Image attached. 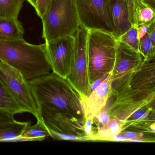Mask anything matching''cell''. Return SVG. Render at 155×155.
Returning <instances> with one entry per match:
<instances>
[{
  "mask_svg": "<svg viewBox=\"0 0 155 155\" xmlns=\"http://www.w3.org/2000/svg\"><path fill=\"white\" fill-rule=\"evenodd\" d=\"M117 42L112 33L100 30H88L87 59L90 85L113 71Z\"/></svg>",
  "mask_w": 155,
  "mask_h": 155,
  "instance_id": "3957f363",
  "label": "cell"
},
{
  "mask_svg": "<svg viewBox=\"0 0 155 155\" xmlns=\"http://www.w3.org/2000/svg\"><path fill=\"white\" fill-rule=\"evenodd\" d=\"M51 134L45 123L37 120L33 126L29 125L19 138V141H42Z\"/></svg>",
  "mask_w": 155,
  "mask_h": 155,
  "instance_id": "2e32d148",
  "label": "cell"
},
{
  "mask_svg": "<svg viewBox=\"0 0 155 155\" xmlns=\"http://www.w3.org/2000/svg\"><path fill=\"white\" fill-rule=\"evenodd\" d=\"M147 34L153 44L154 55L155 53V19L148 25Z\"/></svg>",
  "mask_w": 155,
  "mask_h": 155,
  "instance_id": "83f0119b",
  "label": "cell"
},
{
  "mask_svg": "<svg viewBox=\"0 0 155 155\" xmlns=\"http://www.w3.org/2000/svg\"><path fill=\"white\" fill-rule=\"evenodd\" d=\"M138 0H125L129 13V19L132 25L136 23V9Z\"/></svg>",
  "mask_w": 155,
  "mask_h": 155,
  "instance_id": "d4e9b609",
  "label": "cell"
},
{
  "mask_svg": "<svg viewBox=\"0 0 155 155\" xmlns=\"http://www.w3.org/2000/svg\"><path fill=\"white\" fill-rule=\"evenodd\" d=\"M108 73V74H109ZM108 74H107L106 75L104 76L103 77L100 78V79H98V80H96V81H95L94 83H93L91 85V86H90V94H91L92 92H93L94 90L98 86L100 85L101 83H102V82L107 78V76H108Z\"/></svg>",
  "mask_w": 155,
  "mask_h": 155,
  "instance_id": "4dcf8cb0",
  "label": "cell"
},
{
  "mask_svg": "<svg viewBox=\"0 0 155 155\" xmlns=\"http://www.w3.org/2000/svg\"><path fill=\"white\" fill-rule=\"evenodd\" d=\"M128 141V138L124 134L121 132L112 137L110 142H127Z\"/></svg>",
  "mask_w": 155,
  "mask_h": 155,
  "instance_id": "f546056e",
  "label": "cell"
},
{
  "mask_svg": "<svg viewBox=\"0 0 155 155\" xmlns=\"http://www.w3.org/2000/svg\"><path fill=\"white\" fill-rule=\"evenodd\" d=\"M79 22L88 30L113 34L109 17V0H75Z\"/></svg>",
  "mask_w": 155,
  "mask_h": 155,
  "instance_id": "ba28073f",
  "label": "cell"
},
{
  "mask_svg": "<svg viewBox=\"0 0 155 155\" xmlns=\"http://www.w3.org/2000/svg\"><path fill=\"white\" fill-rule=\"evenodd\" d=\"M40 113L54 140L91 141L85 131L84 119L62 111L42 109Z\"/></svg>",
  "mask_w": 155,
  "mask_h": 155,
  "instance_id": "5b68a950",
  "label": "cell"
},
{
  "mask_svg": "<svg viewBox=\"0 0 155 155\" xmlns=\"http://www.w3.org/2000/svg\"><path fill=\"white\" fill-rule=\"evenodd\" d=\"M88 30L80 24L74 34L75 42L71 70L67 79L80 94L82 98L90 96V85L87 59Z\"/></svg>",
  "mask_w": 155,
  "mask_h": 155,
  "instance_id": "52a82bcc",
  "label": "cell"
},
{
  "mask_svg": "<svg viewBox=\"0 0 155 155\" xmlns=\"http://www.w3.org/2000/svg\"><path fill=\"white\" fill-rule=\"evenodd\" d=\"M122 132L123 133V132ZM123 133H124L125 135L128 138V140H131V139H136L137 137V134L135 133H133V132H123Z\"/></svg>",
  "mask_w": 155,
  "mask_h": 155,
  "instance_id": "1f68e13d",
  "label": "cell"
},
{
  "mask_svg": "<svg viewBox=\"0 0 155 155\" xmlns=\"http://www.w3.org/2000/svg\"><path fill=\"white\" fill-rule=\"evenodd\" d=\"M152 129L154 132H155V124L152 126Z\"/></svg>",
  "mask_w": 155,
  "mask_h": 155,
  "instance_id": "e575fe53",
  "label": "cell"
},
{
  "mask_svg": "<svg viewBox=\"0 0 155 155\" xmlns=\"http://www.w3.org/2000/svg\"><path fill=\"white\" fill-rule=\"evenodd\" d=\"M74 42V35H66L45 42L52 71L65 79L71 73Z\"/></svg>",
  "mask_w": 155,
  "mask_h": 155,
  "instance_id": "30bf717a",
  "label": "cell"
},
{
  "mask_svg": "<svg viewBox=\"0 0 155 155\" xmlns=\"http://www.w3.org/2000/svg\"><path fill=\"white\" fill-rule=\"evenodd\" d=\"M15 68L27 81L46 75L52 71L46 43L34 45L24 39L0 40V62Z\"/></svg>",
  "mask_w": 155,
  "mask_h": 155,
  "instance_id": "7a4b0ae2",
  "label": "cell"
},
{
  "mask_svg": "<svg viewBox=\"0 0 155 155\" xmlns=\"http://www.w3.org/2000/svg\"><path fill=\"white\" fill-rule=\"evenodd\" d=\"M51 2V0H37V5L35 9L40 18H42L46 12Z\"/></svg>",
  "mask_w": 155,
  "mask_h": 155,
  "instance_id": "484cf974",
  "label": "cell"
},
{
  "mask_svg": "<svg viewBox=\"0 0 155 155\" xmlns=\"http://www.w3.org/2000/svg\"><path fill=\"white\" fill-rule=\"evenodd\" d=\"M117 41L116 57L112 71L111 97L114 96L125 87L133 70L144 59L142 54Z\"/></svg>",
  "mask_w": 155,
  "mask_h": 155,
  "instance_id": "9c48e42d",
  "label": "cell"
},
{
  "mask_svg": "<svg viewBox=\"0 0 155 155\" xmlns=\"http://www.w3.org/2000/svg\"><path fill=\"white\" fill-rule=\"evenodd\" d=\"M152 108H153V109H155V104L153 105V106H152Z\"/></svg>",
  "mask_w": 155,
  "mask_h": 155,
  "instance_id": "d590c367",
  "label": "cell"
},
{
  "mask_svg": "<svg viewBox=\"0 0 155 155\" xmlns=\"http://www.w3.org/2000/svg\"><path fill=\"white\" fill-rule=\"evenodd\" d=\"M25 0H0V16L18 17Z\"/></svg>",
  "mask_w": 155,
  "mask_h": 155,
  "instance_id": "ffe728a7",
  "label": "cell"
},
{
  "mask_svg": "<svg viewBox=\"0 0 155 155\" xmlns=\"http://www.w3.org/2000/svg\"><path fill=\"white\" fill-rule=\"evenodd\" d=\"M24 33V29L18 17L0 16V40L23 39Z\"/></svg>",
  "mask_w": 155,
  "mask_h": 155,
  "instance_id": "5bb4252c",
  "label": "cell"
},
{
  "mask_svg": "<svg viewBox=\"0 0 155 155\" xmlns=\"http://www.w3.org/2000/svg\"><path fill=\"white\" fill-rule=\"evenodd\" d=\"M124 124V123L112 118L107 125L100 129L97 141L110 142L112 137L123 131Z\"/></svg>",
  "mask_w": 155,
  "mask_h": 155,
  "instance_id": "d6986e66",
  "label": "cell"
},
{
  "mask_svg": "<svg viewBox=\"0 0 155 155\" xmlns=\"http://www.w3.org/2000/svg\"><path fill=\"white\" fill-rule=\"evenodd\" d=\"M93 118L95 123L100 128V130L107 125L112 119L111 114L106 108V106Z\"/></svg>",
  "mask_w": 155,
  "mask_h": 155,
  "instance_id": "cb8c5ba5",
  "label": "cell"
},
{
  "mask_svg": "<svg viewBox=\"0 0 155 155\" xmlns=\"http://www.w3.org/2000/svg\"><path fill=\"white\" fill-rule=\"evenodd\" d=\"M84 130L91 141H97L100 133V128L92 117H84Z\"/></svg>",
  "mask_w": 155,
  "mask_h": 155,
  "instance_id": "603a6c76",
  "label": "cell"
},
{
  "mask_svg": "<svg viewBox=\"0 0 155 155\" xmlns=\"http://www.w3.org/2000/svg\"><path fill=\"white\" fill-rule=\"evenodd\" d=\"M144 1L155 12V0H144Z\"/></svg>",
  "mask_w": 155,
  "mask_h": 155,
  "instance_id": "d6a6232c",
  "label": "cell"
},
{
  "mask_svg": "<svg viewBox=\"0 0 155 155\" xmlns=\"http://www.w3.org/2000/svg\"><path fill=\"white\" fill-rule=\"evenodd\" d=\"M0 110L13 114L26 113L0 81Z\"/></svg>",
  "mask_w": 155,
  "mask_h": 155,
  "instance_id": "e0dca14e",
  "label": "cell"
},
{
  "mask_svg": "<svg viewBox=\"0 0 155 155\" xmlns=\"http://www.w3.org/2000/svg\"><path fill=\"white\" fill-rule=\"evenodd\" d=\"M28 82L40 112L62 111L84 119L82 96L67 78L52 72Z\"/></svg>",
  "mask_w": 155,
  "mask_h": 155,
  "instance_id": "6da1fadb",
  "label": "cell"
},
{
  "mask_svg": "<svg viewBox=\"0 0 155 155\" xmlns=\"http://www.w3.org/2000/svg\"><path fill=\"white\" fill-rule=\"evenodd\" d=\"M0 81L26 112L32 114L38 121L43 122L28 81L19 71L1 62Z\"/></svg>",
  "mask_w": 155,
  "mask_h": 155,
  "instance_id": "8992f818",
  "label": "cell"
},
{
  "mask_svg": "<svg viewBox=\"0 0 155 155\" xmlns=\"http://www.w3.org/2000/svg\"><path fill=\"white\" fill-rule=\"evenodd\" d=\"M28 1L30 4L31 5L35 8H36V5H37V0H26Z\"/></svg>",
  "mask_w": 155,
  "mask_h": 155,
  "instance_id": "836d02e7",
  "label": "cell"
},
{
  "mask_svg": "<svg viewBox=\"0 0 155 155\" xmlns=\"http://www.w3.org/2000/svg\"><path fill=\"white\" fill-rule=\"evenodd\" d=\"M117 40L132 48L136 52L141 53L137 25H132L128 31L117 38Z\"/></svg>",
  "mask_w": 155,
  "mask_h": 155,
  "instance_id": "44dd1931",
  "label": "cell"
},
{
  "mask_svg": "<svg viewBox=\"0 0 155 155\" xmlns=\"http://www.w3.org/2000/svg\"><path fill=\"white\" fill-rule=\"evenodd\" d=\"M30 124L29 122L15 120L0 124V142H18L20 136Z\"/></svg>",
  "mask_w": 155,
  "mask_h": 155,
  "instance_id": "9a60e30c",
  "label": "cell"
},
{
  "mask_svg": "<svg viewBox=\"0 0 155 155\" xmlns=\"http://www.w3.org/2000/svg\"><path fill=\"white\" fill-rule=\"evenodd\" d=\"M132 114V117L134 119L143 120L146 118L148 113L143 110H138L134 112Z\"/></svg>",
  "mask_w": 155,
  "mask_h": 155,
  "instance_id": "f1b7e54d",
  "label": "cell"
},
{
  "mask_svg": "<svg viewBox=\"0 0 155 155\" xmlns=\"http://www.w3.org/2000/svg\"><path fill=\"white\" fill-rule=\"evenodd\" d=\"M14 115L9 112L0 110V124L15 120Z\"/></svg>",
  "mask_w": 155,
  "mask_h": 155,
  "instance_id": "4316f807",
  "label": "cell"
},
{
  "mask_svg": "<svg viewBox=\"0 0 155 155\" xmlns=\"http://www.w3.org/2000/svg\"><path fill=\"white\" fill-rule=\"evenodd\" d=\"M112 72L93 91L88 97L82 98V105L84 117H94L105 107L112 93Z\"/></svg>",
  "mask_w": 155,
  "mask_h": 155,
  "instance_id": "7c38bea8",
  "label": "cell"
},
{
  "mask_svg": "<svg viewBox=\"0 0 155 155\" xmlns=\"http://www.w3.org/2000/svg\"><path fill=\"white\" fill-rule=\"evenodd\" d=\"M109 17L113 34L117 39L132 25L125 0H109Z\"/></svg>",
  "mask_w": 155,
  "mask_h": 155,
  "instance_id": "4fadbf2b",
  "label": "cell"
},
{
  "mask_svg": "<svg viewBox=\"0 0 155 155\" xmlns=\"http://www.w3.org/2000/svg\"><path fill=\"white\" fill-rule=\"evenodd\" d=\"M127 86L131 93L146 92L155 89V53L133 70Z\"/></svg>",
  "mask_w": 155,
  "mask_h": 155,
  "instance_id": "8fae6325",
  "label": "cell"
},
{
  "mask_svg": "<svg viewBox=\"0 0 155 155\" xmlns=\"http://www.w3.org/2000/svg\"><path fill=\"white\" fill-rule=\"evenodd\" d=\"M42 37L45 42L74 35L80 25L75 0H51L42 18Z\"/></svg>",
  "mask_w": 155,
  "mask_h": 155,
  "instance_id": "277c9868",
  "label": "cell"
},
{
  "mask_svg": "<svg viewBox=\"0 0 155 155\" xmlns=\"http://www.w3.org/2000/svg\"><path fill=\"white\" fill-rule=\"evenodd\" d=\"M155 19V12L144 0H138L136 9V23L137 26L148 25Z\"/></svg>",
  "mask_w": 155,
  "mask_h": 155,
  "instance_id": "ac0fdd59",
  "label": "cell"
},
{
  "mask_svg": "<svg viewBox=\"0 0 155 155\" xmlns=\"http://www.w3.org/2000/svg\"><path fill=\"white\" fill-rule=\"evenodd\" d=\"M140 51L144 59L148 58L153 55L154 45L148 34L139 37Z\"/></svg>",
  "mask_w": 155,
  "mask_h": 155,
  "instance_id": "7402d4cb",
  "label": "cell"
}]
</instances>
